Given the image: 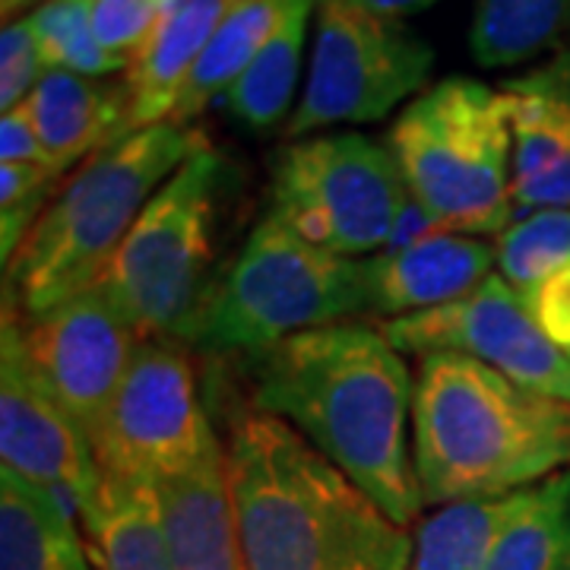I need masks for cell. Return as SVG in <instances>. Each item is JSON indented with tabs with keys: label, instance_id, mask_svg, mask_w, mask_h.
<instances>
[{
	"label": "cell",
	"instance_id": "18",
	"mask_svg": "<svg viewBox=\"0 0 570 570\" xmlns=\"http://www.w3.org/2000/svg\"><path fill=\"white\" fill-rule=\"evenodd\" d=\"M80 530L96 570H175L153 482L102 475Z\"/></svg>",
	"mask_w": 570,
	"mask_h": 570
},
{
	"label": "cell",
	"instance_id": "19",
	"mask_svg": "<svg viewBox=\"0 0 570 570\" xmlns=\"http://www.w3.org/2000/svg\"><path fill=\"white\" fill-rule=\"evenodd\" d=\"M0 570H96L77 513L7 469H0Z\"/></svg>",
	"mask_w": 570,
	"mask_h": 570
},
{
	"label": "cell",
	"instance_id": "11",
	"mask_svg": "<svg viewBox=\"0 0 570 570\" xmlns=\"http://www.w3.org/2000/svg\"><path fill=\"white\" fill-rule=\"evenodd\" d=\"M377 326L403 355H469L504 374L517 387L570 403V355L546 336L504 276H489L453 305L381 321Z\"/></svg>",
	"mask_w": 570,
	"mask_h": 570
},
{
	"label": "cell",
	"instance_id": "3",
	"mask_svg": "<svg viewBox=\"0 0 570 570\" xmlns=\"http://www.w3.org/2000/svg\"><path fill=\"white\" fill-rule=\"evenodd\" d=\"M412 466L425 508L539 485L570 466V403L517 387L469 355H422Z\"/></svg>",
	"mask_w": 570,
	"mask_h": 570
},
{
	"label": "cell",
	"instance_id": "13",
	"mask_svg": "<svg viewBox=\"0 0 570 570\" xmlns=\"http://www.w3.org/2000/svg\"><path fill=\"white\" fill-rule=\"evenodd\" d=\"M0 456L7 472L51 494L77 520L102 482L86 431L32 371L17 314L7 307L0 336Z\"/></svg>",
	"mask_w": 570,
	"mask_h": 570
},
{
	"label": "cell",
	"instance_id": "31",
	"mask_svg": "<svg viewBox=\"0 0 570 570\" xmlns=\"http://www.w3.org/2000/svg\"><path fill=\"white\" fill-rule=\"evenodd\" d=\"M0 163L51 165V156H48V149L41 142L26 105L3 111V118H0Z\"/></svg>",
	"mask_w": 570,
	"mask_h": 570
},
{
	"label": "cell",
	"instance_id": "7",
	"mask_svg": "<svg viewBox=\"0 0 570 570\" xmlns=\"http://www.w3.org/2000/svg\"><path fill=\"white\" fill-rule=\"evenodd\" d=\"M223 159L204 134L178 171L142 206L105 269L102 288L140 340H181L209 292L216 190Z\"/></svg>",
	"mask_w": 570,
	"mask_h": 570
},
{
	"label": "cell",
	"instance_id": "28",
	"mask_svg": "<svg viewBox=\"0 0 570 570\" xmlns=\"http://www.w3.org/2000/svg\"><path fill=\"white\" fill-rule=\"evenodd\" d=\"M163 20L159 0H92V32L108 55L127 63V70Z\"/></svg>",
	"mask_w": 570,
	"mask_h": 570
},
{
	"label": "cell",
	"instance_id": "17",
	"mask_svg": "<svg viewBox=\"0 0 570 570\" xmlns=\"http://www.w3.org/2000/svg\"><path fill=\"white\" fill-rule=\"evenodd\" d=\"M22 105L32 115L51 165L63 175L70 165H82L115 142L127 111V86L48 70Z\"/></svg>",
	"mask_w": 570,
	"mask_h": 570
},
{
	"label": "cell",
	"instance_id": "6",
	"mask_svg": "<svg viewBox=\"0 0 570 570\" xmlns=\"http://www.w3.org/2000/svg\"><path fill=\"white\" fill-rule=\"evenodd\" d=\"M365 314L362 257L305 242L266 213L242 254L209 285L184 343L209 352L261 355L292 336Z\"/></svg>",
	"mask_w": 570,
	"mask_h": 570
},
{
	"label": "cell",
	"instance_id": "33",
	"mask_svg": "<svg viewBox=\"0 0 570 570\" xmlns=\"http://www.w3.org/2000/svg\"><path fill=\"white\" fill-rule=\"evenodd\" d=\"M26 3H32V0H0V7H3V17L10 20L20 7H26Z\"/></svg>",
	"mask_w": 570,
	"mask_h": 570
},
{
	"label": "cell",
	"instance_id": "24",
	"mask_svg": "<svg viewBox=\"0 0 570 570\" xmlns=\"http://www.w3.org/2000/svg\"><path fill=\"white\" fill-rule=\"evenodd\" d=\"M485 570H570V466L527 489Z\"/></svg>",
	"mask_w": 570,
	"mask_h": 570
},
{
	"label": "cell",
	"instance_id": "20",
	"mask_svg": "<svg viewBox=\"0 0 570 570\" xmlns=\"http://www.w3.org/2000/svg\"><path fill=\"white\" fill-rule=\"evenodd\" d=\"M317 0H292L276 32L266 39L257 58L247 63L245 73L228 86L225 108L238 124L264 134L283 121L295 86L302 77V58H305L307 20Z\"/></svg>",
	"mask_w": 570,
	"mask_h": 570
},
{
	"label": "cell",
	"instance_id": "23",
	"mask_svg": "<svg viewBox=\"0 0 570 570\" xmlns=\"http://www.w3.org/2000/svg\"><path fill=\"white\" fill-rule=\"evenodd\" d=\"M482 67H517L570 48V0H475L469 29Z\"/></svg>",
	"mask_w": 570,
	"mask_h": 570
},
{
	"label": "cell",
	"instance_id": "8",
	"mask_svg": "<svg viewBox=\"0 0 570 570\" xmlns=\"http://www.w3.org/2000/svg\"><path fill=\"white\" fill-rule=\"evenodd\" d=\"M409 204L390 146L362 134H314L273 159L269 213L340 257L384 250Z\"/></svg>",
	"mask_w": 570,
	"mask_h": 570
},
{
	"label": "cell",
	"instance_id": "1",
	"mask_svg": "<svg viewBox=\"0 0 570 570\" xmlns=\"http://www.w3.org/2000/svg\"><path fill=\"white\" fill-rule=\"evenodd\" d=\"M250 358L254 409L295 428L400 527L415 530L425 510L409 448L415 377L381 326L330 324Z\"/></svg>",
	"mask_w": 570,
	"mask_h": 570
},
{
	"label": "cell",
	"instance_id": "27",
	"mask_svg": "<svg viewBox=\"0 0 570 570\" xmlns=\"http://www.w3.org/2000/svg\"><path fill=\"white\" fill-rule=\"evenodd\" d=\"M61 178L51 165L0 163V254L3 264L13 257L22 238L39 223L45 206L51 204L48 194Z\"/></svg>",
	"mask_w": 570,
	"mask_h": 570
},
{
	"label": "cell",
	"instance_id": "16",
	"mask_svg": "<svg viewBox=\"0 0 570 570\" xmlns=\"http://www.w3.org/2000/svg\"><path fill=\"white\" fill-rule=\"evenodd\" d=\"M156 498L175 570H245L225 441L159 479Z\"/></svg>",
	"mask_w": 570,
	"mask_h": 570
},
{
	"label": "cell",
	"instance_id": "12",
	"mask_svg": "<svg viewBox=\"0 0 570 570\" xmlns=\"http://www.w3.org/2000/svg\"><path fill=\"white\" fill-rule=\"evenodd\" d=\"M17 324L32 371L92 444V434L102 425L105 412L134 362L140 336L99 285L39 317L17 314Z\"/></svg>",
	"mask_w": 570,
	"mask_h": 570
},
{
	"label": "cell",
	"instance_id": "26",
	"mask_svg": "<svg viewBox=\"0 0 570 570\" xmlns=\"http://www.w3.org/2000/svg\"><path fill=\"white\" fill-rule=\"evenodd\" d=\"M29 22L48 70H70L80 77L127 70V63L108 55L92 32V0H41Z\"/></svg>",
	"mask_w": 570,
	"mask_h": 570
},
{
	"label": "cell",
	"instance_id": "25",
	"mask_svg": "<svg viewBox=\"0 0 570 570\" xmlns=\"http://www.w3.org/2000/svg\"><path fill=\"white\" fill-rule=\"evenodd\" d=\"M498 266L517 295L570 266V209H532L513 216L498 235Z\"/></svg>",
	"mask_w": 570,
	"mask_h": 570
},
{
	"label": "cell",
	"instance_id": "21",
	"mask_svg": "<svg viewBox=\"0 0 570 570\" xmlns=\"http://www.w3.org/2000/svg\"><path fill=\"white\" fill-rule=\"evenodd\" d=\"M523 501L527 489L501 498L456 501L422 517L412 530L409 570H485L501 532L520 513Z\"/></svg>",
	"mask_w": 570,
	"mask_h": 570
},
{
	"label": "cell",
	"instance_id": "5",
	"mask_svg": "<svg viewBox=\"0 0 570 570\" xmlns=\"http://www.w3.org/2000/svg\"><path fill=\"white\" fill-rule=\"evenodd\" d=\"M412 200L456 235H501L513 219V134L504 89L450 77L400 111L387 134Z\"/></svg>",
	"mask_w": 570,
	"mask_h": 570
},
{
	"label": "cell",
	"instance_id": "32",
	"mask_svg": "<svg viewBox=\"0 0 570 570\" xmlns=\"http://www.w3.org/2000/svg\"><path fill=\"white\" fill-rule=\"evenodd\" d=\"M343 3L367 10V13H377V17H387V20H403V17L434 7L438 0H343Z\"/></svg>",
	"mask_w": 570,
	"mask_h": 570
},
{
	"label": "cell",
	"instance_id": "34",
	"mask_svg": "<svg viewBox=\"0 0 570 570\" xmlns=\"http://www.w3.org/2000/svg\"><path fill=\"white\" fill-rule=\"evenodd\" d=\"M159 3H163V7H165V13H168V10H171V7H175L178 0H159Z\"/></svg>",
	"mask_w": 570,
	"mask_h": 570
},
{
	"label": "cell",
	"instance_id": "30",
	"mask_svg": "<svg viewBox=\"0 0 570 570\" xmlns=\"http://www.w3.org/2000/svg\"><path fill=\"white\" fill-rule=\"evenodd\" d=\"M551 343L570 355V266L520 295Z\"/></svg>",
	"mask_w": 570,
	"mask_h": 570
},
{
	"label": "cell",
	"instance_id": "22",
	"mask_svg": "<svg viewBox=\"0 0 570 570\" xmlns=\"http://www.w3.org/2000/svg\"><path fill=\"white\" fill-rule=\"evenodd\" d=\"M288 3L292 0H235L200 61L194 63L168 121L187 127L216 96H225L228 86L245 73L247 63L276 32Z\"/></svg>",
	"mask_w": 570,
	"mask_h": 570
},
{
	"label": "cell",
	"instance_id": "2",
	"mask_svg": "<svg viewBox=\"0 0 570 570\" xmlns=\"http://www.w3.org/2000/svg\"><path fill=\"white\" fill-rule=\"evenodd\" d=\"M228 475L245 570H409L412 530L283 419H232Z\"/></svg>",
	"mask_w": 570,
	"mask_h": 570
},
{
	"label": "cell",
	"instance_id": "14",
	"mask_svg": "<svg viewBox=\"0 0 570 570\" xmlns=\"http://www.w3.org/2000/svg\"><path fill=\"white\" fill-rule=\"evenodd\" d=\"M501 89L513 134V216L570 209V48Z\"/></svg>",
	"mask_w": 570,
	"mask_h": 570
},
{
	"label": "cell",
	"instance_id": "9",
	"mask_svg": "<svg viewBox=\"0 0 570 570\" xmlns=\"http://www.w3.org/2000/svg\"><path fill=\"white\" fill-rule=\"evenodd\" d=\"M434 67V48L403 20H387L317 0V36L302 99L285 134L292 140L336 124H371L422 96Z\"/></svg>",
	"mask_w": 570,
	"mask_h": 570
},
{
	"label": "cell",
	"instance_id": "15",
	"mask_svg": "<svg viewBox=\"0 0 570 570\" xmlns=\"http://www.w3.org/2000/svg\"><path fill=\"white\" fill-rule=\"evenodd\" d=\"M498 264L494 247L472 235L434 232L400 250L362 257L365 273V314L400 321L453 305L472 295Z\"/></svg>",
	"mask_w": 570,
	"mask_h": 570
},
{
	"label": "cell",
	"instance_id": "4",
	"mask_svg": "<svg viewBox=\"0 0 570 570\" xmlns=\"http://www.w3.org/2000/svg\"><path fill=\"white\" fill-rule=\"evenodd\" d=\"M197 137L194 127L163 121L92 153L3 264V307L39 317L102 283L142 206L178 171Z\"/></svg>",
	"mask_w": 570,
	"mask_h": 570
},
{
	"label": "cell",
	"instance_id": "10",
	"mask_svg": "<svg viewBox=\"0 0 570 570\" xmlns=\"http://www.w3.org/2000/svg\"><path fill=\"white\" fill-rule=\"evenodd\" d=\"M216 441L181 340H140L121 387L92 434L102 475L159 482Z\"/></svg>",
	"mask_w": 570,
	"mask_h": 570
},
{
	"label": "cell",
	"instance_id": "29",
	"mask_svg": "<svg viewBox=\"0 0 570 570\" xmlns=\"http://www.w3.org/2000/svg\"><path fill=\"white\" fill-rule=\"evenodd\" d=\"M45 73L48 63L41 58L39 39L32 32L29 17L7 22L0 32V108L10 111L26 102Z\"/></svg>",
	"mask_w": 570,
	"mask_h": 570
}]
</instances>
